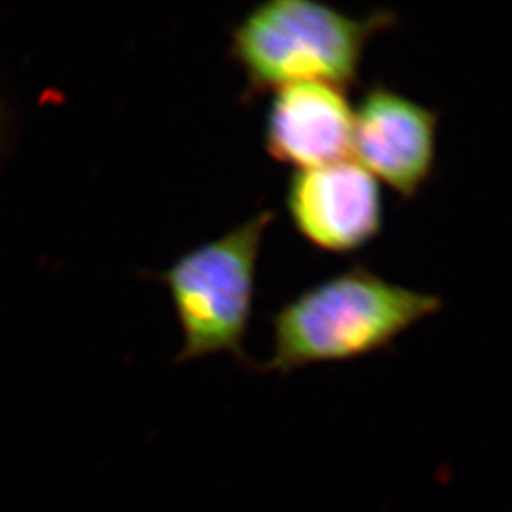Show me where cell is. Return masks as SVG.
<instances>
[{"label":"cell","instance_id":"277c9868","mask_svg":"<svg viewBox=\"0 0 512 512\" xmlns=\"http://www.w3.org/2000/svg\"><path fill=\"white\" fill-rule=\"evenodd\" d=\"M440 113L385 83H373L353 110L352 153L373 178L413 199L435 170Z\"/></svg>","mask_w":512,"mask_h":512},{"label":"cell","instance_id":"52a82bcc","mask_svg":"<svg viewBox=\"0 0 512 512\" xmlns=\"http://www.w3.org/2000/svg\"><path fill=\"white\" fill-rule=\"evenodd\" d=\"M7 133H9V115H7L4 103L0 100V160L7 148Z\"/></svg>","mask_w":512,"mask_h":512},{"label":"cell","instance_id":"8992f818","mask_svg":"<svg viewBox=\"0 0 512 512\" xmlns=\"http://www.w3.org/2000/svg\"><path fill=\"white\" fill-rule=\"evenodd\" d=\"M352 133L353 110L340 88L302 82L274 90L264 128L274 160L297 170L348 160Z\"/></svg>","mask_w":512,"mask_h":512},{"label":"cell","instance_id":"7a4b0ae2","mask_svg":"<svg viewBox=\"0 0 512 512\" xmlns=\"http://www.w3.org/2000/svg\"><path fill=\"white\" fill-rule=\"evenodd\" d=\"M397 22L392 10L363 19L312 0H267L232 29L229 57L244 70V102L292 83L357 85L368 40Z\"/></svg>","mask_w":512,"mask_h":512},{"label":"cell","instance_id":"3957f363","mask_svg":"<svg viewBox=\"0 0 512 512\" xmlns=\"http://www.w3.org/2000/svg\"><path fill=\"white\" fill-rule=\"evenodd\" d=\"M276 213L261 211L228 234L179 256L153 279L170 292L183 332L176 363L229 353L252 367L244 352L262 234Z\"/></svg>","mask_w":512,"mask_h":512},{"label":"cell","instance_id":"6da1fadb","mask_svg":"<svg viewBox=\"0 0 512 512\" xmlns=\"http://www.w3.org/2000/svg\"><path fill=\"white\" fill-rule=\"evenodd\" d=\"M441 309L438 295L392 284L357 264L300 292L272 315L274 352L257 368L287 375L365 357Z\"/></svg>","mask_w":512,"mask_h":512},{"label":"cell","instance_id":"5b68a950","mask_svg":"<svg viewBox=\"0 0 512 512\" xmlns=\"http://www.w3.org/2000/svg\"><path fill=\"white\" fill-rule=\"evenodd\" d=\"M285 203L297 231L322 251L348 254L382 231L377 181L355 160L295 170Z\"/></svg>","mask_w":512,"mask_h":512}]
</instances>
